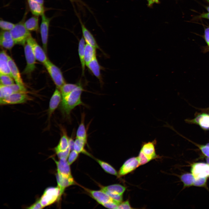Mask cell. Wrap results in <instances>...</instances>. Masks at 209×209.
<instances>
[{"instance_id": "1", "label": "cell", "mask_w": 209, "mask_h": 209, "mask_svg": "<svg viewBox=\"0 0 209 209\" xmlns=\"http://www.w3.org/2000/svg\"><path fill=\"white\" fill-rule=\"evenodd\" d=\"M84 91L82 85L79 82L78 86L71 92L62 98L60 108L64 117L69 118L71 111L76 106L85 105L81 99V94Z\"/></svg>"}, {"instance_id": "2", "label": "cell", "mask_w": 209, "mask_h": 209, "mask_svg": "<svg viewBox=\"0 0 209 209\" xmlns=\"http://www.w3.org/2000/svg\"><path fill=\"white\" fill-rule=\"evenodd\" d=\"M23 19L15 24L10 32L15 44L24 46L31 35L30 31L25 27Z\"/></svg>"}, {"instance_id": "3", "label": "cell", "mask_w": 209, "mask_h": 209, "mask_svg": "<svg viewBox=\"0 0 209 209\" xmlns=\"http://www.w3.org/2000/svg\"><path fill=\"white\" fill-rule=\"evenodd\" d=\"M57 88L60 89L66 83L62 73L60 69L48 59L44 64Z\"/></svg>"}, {"instance_id": "4", "label": "cell", "mask_w": 209, "mask_h": 209, "mask_svg": "<svg viewBox=\"0 0 209 209\" xmlns=\"http://www.w3.org/2000/svg\"><path fill=\"white\" fill-rule=\"evenodd\" d=\"M59 187H50L46 188L39 199L44 207L50 205L60 199Z\"/></svg>"}, {"instance_id": "5", "label": "cell", "mask_w": 209, "mask_h": 209, "mask_svg": "<svg viewBox=\"0 0 209 209\" xmlns=\"http://www.w3.org/2000/svg\"><path fill=\"white\" fill-rule=\"evenodd\" d=\"M26 92L13 93L7 97L0 99L1 105H14L26 103L32 98Z\"/></svg>"}, {"instance_id": "6", "label": "cell", "mask_w": 209, "mask_h": 209, "mask_svg": "<svg viewBox=\"0 0 209 209\" xmlns=\"http://www.w3.org/2000/svg\"><path fill=\"white\" fill-rule=\"evenodd\" d=\"M24 51L26 65L23 73L26 74L30 75L35 68L36 59L33 52L31 46L27 41L24 45Z\"/></svg>"}, {"instance_id": "7", "label": "cell", "mask_w": 209, "mask_h": 209, "mask_svg": "<svg viewBox=\"0 0 209 209\" xmlns=\"http://www.w3.org/2000/svg\"><path fill=\"white\" fill-rule=\"evenodd\" d=\"M27 41L30 44L33 54L37 60L43 64L48 60L46 53L31 35Z\"/></svg>"}, {"instance_id": "8", "label": "cell", "mask_w": 209, "mask_h": 209, "mask_svg": "<svg viewBox=\"0 0 209 209\" xmlns=\"http://www.w3.org/2000/svg\"><path fill=\"white\" fill-rule=\"evenodd\" d=\"M41 16L42 21L40 26V31L43 49L46 53L47 51L49 25L51 19L46 17L44 14Z\"/></svg>"}, {"instance_id": "9", "label": "cell", "mask_w": 209, "mask_h": 209, "mask_svg": "<svg viewBox=\"0 0 209 209\" xmlns=\"http://www.w3.org/2000/svg\"><path fill=\"white\" fill-rule=\"evenodd\" d=\"M191 171L195 178L209 177V164L203 163H196L191 166Z\"/></svg>"}, {"instance_id": "10", "label": "cell", "mask_w": 209, "mask_h": 209, "mask_svg": "<svg viewBox=\"0 0 209 209\" xmlns=\"http://www.w3.org/2000/svg\"><path fill=\"white\" fill-rule=\"evenodd\" d=\"M185 121L188 123L197 125L204 130H209V113H200L194 118L186 119Z\"/></svg>"}, {"instance_id": "11", "label": "cell", "mask_w": 209, "mask_h": 209, "mask_svg": "<svg viewBox=\"0 0 209 209\" xmlns=\"http://www.w3.org/2000/svg\"><path fill=\"white\" fill-rule=\"evenodd\" d=\"M57 186L60 190V199L64 190L67 187L76 183L72 176L63 175L57 172L56 174Z\"/></svg>"}, {"instance_id": "12", "label": "cell", "mask_w": 209, "mask_h": 209, "mask_svg": "<svg viewBox=\"0 0 209 209\" xmlns=\"http://www.w3.org/2000/svg\"><path fill=\"white\" fill-rule=\"evenodd\" d=\"M140 164L137 157H133L127 160L120 168L118 174L119 176L125 175L138 167Z\"/></svg>"}, {"instance_id": "13", "label": "cell", "mask_w": 209, "mask_h": 209, "mask_svg": "<svg viewBox=\"0 0 209 209\" xmlns=\"http://www.w3.org/2000/svg\"><path fill=\"white\" fill-rule=\"evenodd\" d=\"M59 89L57 88L55 89L50 100L48 111V121H49L52 115L60 104L61 101L62 95Z\"/></svg>"}, {"instance_id": "14", "label": "cell", "mask_w": 209, "mask_h": 209, "mask_svg": "<svg viewBox=\"0 0 209 209\" xmlns=\"http://www.w3.org/2000/svg\"><path fill=\"white\" fill-rule=\"evenodd\" d=\"M156 143L155 140L144 143L143 144L140 150L150 161L158 158V156L156 152L155 146Z\"/></svg>"}, {"instance_id": "15", "label": "cell", "mask_w": 209, "mask_h": 209, "mask_svg": "<svg viewBox=\"0 0 209 209\" xmlns=\"http://www.w3.org/2000/svg\"><path fill=\"white\" fill-rule=\"evenodd\" d=\"M86 190L91 196L100 204L102 205L109 202H114L117 203L102 190H94L88 189Z\"/></svg>"}, {"instance_id": "16", "label": "cell", "mask_w": 209, "mask_h": 209, "mask_svg": "<svg viewBox=\"0 0 209 209\" xmlns=\"http://www.w3.org/2000/svg\"><path fill=\"white\" fill-rule=\"evenodd\" d=\"M79 19L81 27L82 36L86 44L90 45L96 49H99L102 51V50L98 45L92 34L86 27L80 18H79Z\"/></svg>"}, {"instance_id": "17", "label": "cell", "mask_w": 209, "mask_h": 209, "mask_svg": "<svg viewBox=\"0 0 209 209\" xmlns=\"http://www.w3.org/2000/svg\"><path fill=\"white\" fill-rule=\"evenodd\" d=\"M61 136L57 145L54 148L55 153L63 151L67 149L69 147V139L65 129L60 127Z\"/></svg>"}, {"instance_id": "18", "label": "cell", "mask_w": 209, "mask_h": 209, "mask_svg": "<svg viewBox=\"0 0 209 209\" xmlns=\"http://www.w3.org/2000/svg\"><path fill=\"white\" fill-rule=\"evenodd\" d=\"M10 31H1L0 35V44L3 47L8 50L11 49L15 44Z\"/></svg>"}, {"instance_id": "19", "label": "cell", "mask_w": 209, "mask_h": 209, "mask_svg": "<svg viewBox=\"0 0 209 209\" xmlns=\"http://www.w3.org/2000/svg\"><path fill=\"white\" fill-rule=\"evenodd\" d=\"M8 63L12 77L16 84L21 86L25 87L17 66L13 60L10 56L9 57Z\"/></svg>"}, {"instance_id": "20", "label": "cell", "mask_w": 209, "mask_h": 209, "mask_svg": "<svg viewBox=\"0 0 209 209\" xmlns=\"http://www.w3.org/2000/svg\"><path fill=\"white\" fill-rule=\"evenodd\" d=\"M88 69L93 74L102 84L103 82L100 71L102 67L99 64L96 57L86 64Z\"/></svg>"}, {"instance_id": "21", "label": "cell", "mask_w": 209, "mask_h": 209, "mask_svg": "<svg viewBox=\"0 0 209 209\" xmlns=\"http://www.w3.org/2000/svg\"><path fill=\"white\" fill-rule=\"evenodd\" d=\"M55 163L57 172L64 175L72 176L71 171L70 165L67 159H59L58 161H56L54 158H52Z\"/></svg>"}, {"instance_id": "22", "label": "cell", "mask_w": 209, "mask_h": 209, "mask_svg": "<svg viewBox=\"0 0 209 209\" xmlns=\"http://www.w3.org/2000/svg\"><path fill=\"white\" fill-rule=\"evenodd\" d=\"M29 8L33 14L35 16H42L44 14V5L32 0H27Z\"/></svg>"}, {"instance_id": "23", "label": "cell", "mask_w": 209, "mask_h": 209, "mask_svg": "<svg viewBox=\"0 0 209 209\" xmlns=\"http://www.w3.org/2000/svg\"><path fill=\"white\" fill-rule=\"evenodd\" d=\"M85 40L83 36H82L79 42L78 53L81 64L82 74L83 75H84L86 65L84 60V47L85 45Z\"/></svg>"}, {"instance_id": "24", "label": "cell", "mask_w": 209, "mask_h": 209, "mask_svg": "<svg viewBox=\"0 0 209 209\" xmlns=\"http://www.w3.org/2000/svg\"><path fill=\"white\" fill-rule=\"evenodd\" d=\"M126 189L125 186L121 185L115 184L102 187L101 190L113 194L122 195Z\"/></svg>"}, {"instance_id": "25", "label": "cell", "mask_w": 209, "mask_h": 209, "mask_svg": "<svg viewBox=\"0 0 209 209\" xmlns=\"http://www.w3.org/2000/svg\"><path fill=\"white\" fill-rule=\"evenodd\" d=\"M96 48L90 45H85L84 51V60L86 65L96 57Z\"/></svg>"}, {"instance_id": "26", "label": "cell", "mask_w": 209, "mask_h": 209, "mask_svg": "<svg viewBox=\"0 0 209 209\" xmlns=\"http://www.w3.org/2000/svg\"><path fill=\"white\" fill-rule=\"evenodd\" d=\"M38 16L32 17L25 22L24 24L26 28L29 31H37L39 29Z\"/></svg>"}, {"instance_id": "27", "label": "cell", "mask_w": 209, "mask_h": 209, "mask_svg": "<svg viewBox=\"0 0 209 209\" xmlns=\"http://www.w3.org/2000/svg\"><path fill=\"white\" fill-rule=\"evenodd\" d=\"M85 116L84 113L82 114L81 122L76 132V138L83 139L87 141V135L84 122Z\"/></svg>"}, {"instance_id": "28", "label": "cell", "mask_w": 209, "mask_h": 209, "mask_svg": "<svg viewBox=\"0 0 209 209\" xmlns=\"http://www.w3.org/2000/svg\"><path fill=\"white\" fill-rule=\"evenodd\" d=\"M87 142V141L83 139L76 138L74 141L73 149L78 153H83L88 154L84 148Z\"/></svg>"}, {"instance_id": "29", "label": "cell", "mask_w": 209, "mask_h": 209, "mask_svg": "<svg viewBox=\"0 0 209 209\" xmlns=\"http://www.w3.org/2000/svg\"><path fill=\"white\" fill-rule=\"evenodd\" d=\"M180 179L183 184L184 187L193 185L194 177L192 173L184 174L180 176Z\"/></svg>"}, {"instance_id": "30", "label": "cell", "mask_w": 209, "mask_h": 209, "mask_svg": "<svg viewBox=\"0 0 209 209\" xmlns=\"http://www.w3.org/2000/svg\"><path fill=\"white\" fill-rule=\"evenodd\" d=\"M78 83L76 84L65 83L60 89L62 98L71 92L78 86Z\"/></svg>"}, {"instance_id": "31", "label": "cell", "mask_w": 209, "mask_h": 209, "mask_svg": "<svg viewBox=\"0 0 209 209\" xmlns=\"http://www.w3.org/2000/svg\"><path fill=\"white\" fill-rule=\"evenodd\" d=\"M96 161L105 172L116 176L118 175L115 169L108 163L98 159H96Z\"/></svg>"}, {"instance_id": "32", "label": "cell", "mask_w": 209, "mask_h": 209, "mask_svg": "<svg viewBox=\"0 0 209 209\" xmlns=\"http://www.w3.org/2000/svg\"><path fill=\"white\" fill-rule=\"evenodd\" d=\"M8 60L0 59V74L8 75L12 77Z\"/></svg>"}, {"instance_id": "33", "label": "cell", "mask_w": 209, "mask_h": 209, "mask_svg": "<svg viewBox=\"0 0 209 209\" xmlns=\"http://www.w3.org/2000/svg\"><path fill=\"white\" fill-rule=\"evenodd\" d=\"M13 92L9 86L0 85V99L7 97L12 93Z\"/></svg>"}, {"instance_id": "34", "label": "cell", "mask_w": 209, "mask_h": 209, "mask_svg": "<svg viewBox=\"0 0 209 209\" xmlns=\"http://www.w3.org/2000/svg\"><path fill=\"white\" fill-rule=\"evenodd\" d=\"M13 78L9 75L0 74V84L10 86L14 84Z\"/></svg>"}, {"instance_id": "35", "label": "cell", "mask_w": 209, "mask_h": 209, "mask_svg": "<svg viewBox=\"0 0 209 209\" xmlns=\"http://www.w3.org/2000/svg\"><path fill=\"white\" fill-rule=\"evenodd\" d=\"M15 24L11 22L1 19L0 27L3 30L10 31L15 26Z\"/></svg>"}, {"instance_id": "36", "label": "cell", "mask_w": 209, "mask_h": 209, "mask_svg": "<svg viewBox=\"0 0 209 209\" xmlns=\"http://www.w3.org/2000/svg\"><path fill=\"white\" fill-rule=\"evenodd\" d=\"M207 177L195 178L194 182V186L197 187H204L206 185Z\"/></svg>"}, {"instance_id": "37", "label": "cell", "mask_w": 209, "mask_h": 209, "mask_svg": "<svg viewBox=\"0 0 209 209\" xmlns=\"http://www.w3.org/2000/svg\"><path fill=\"white\" fill-rule=\"evenodd\" d=\"M102 190L106 193L114 201L119 204L122 202L123 199L122 195L113 194L106 191Z\"/></svg>"}, {"instance_id": "38", "label": "cell", "mask_w": 209, "mask_h": 209, "mask_svg": "<svg viewBox=\"0 0 209 209\" xmlns=\"http://www.w3.org/2000/svg\"><path fill=\"white\" fill-rule=\"evenodd\" d=\"M197 146L201 151L202 153L207 157H209V146L206 144L205 145H200L195 143H194L190 140Z\"/></svg>"}, {"instance_id": "39", "label": "cell", "mask_w": 209, "mask_h": 209, "mask_svg": "<svg viewBox=\"0 0 209 209\" xmlns=\"http://www.w3.org/2000/svg\"><path fill=\"white\" fill-rule=\"evenodd\" d=\"M12 89L13 93L26 92L27 90L25 87L21 86L17 84H14L9 86Z\"/></svg>"}, {"instance_id": "40", "label": "cell", "mask_w": 209, "mask_h": 209, "mask_svg": "<svg viewBox=\"0 0 209 209\" xmlns=\"http://www.w3.org/2000/svg\"><path fill=\"white\" fill-rule=\"evenodd\" d=\"M137 158L140 165H143L150 161L141 150Z\"/></svg>"}, {"instance_id": "41", "label": "cell", "mask_w": 209, "mask_h": 209, "mask_svg": "<svg viewBox=\"0 0 209 209\" xmlns=\"http://www.w3.org/2000/svg\"><path fill=\"white\" fill-rule=\"evenodd\" d=\"M78 153L73 149L70 152L68 157L67 161L70 165L74 162L77 158Z\"/></svg>"}, {"instance_id": "42", "label": "cell", "mask_w": 209, "mask_h": 209, "mask_svg": "<svg viewBox=\"0 0 209 209\" xmlns=\"http://www.w3.org/2000/svg\"><path fill=\"white\" fill-rule=\"evenodd\" d=\"M71 150V149L69 147L66 150L58 152L56 153V154L59 159H64L67 160Z\"/></svg>"}, {"instance_id": "43", "label": "cell", "mask_w": 209, "mask_h": 209, "mask_svg": "<svg viewBox=\"0 0 209 209\" xmlns=\"http://www.w3.org/2000/svg\"><path fill=\"white\" fill-rule=\"evenodd\" d=\"M118 203L114 202H109L102 205L105 207L109 209H117L119 205Z\"/></svg>"}, {"instance_id": "44", "label": "cell", "mask_w": 209, "mask_h": 209, "mask_svg": "<svg viewBox=\"0 0 209 209\" xmlns=\"http://www.w3.org/2000/svg\"><path fill=\"white\" fill-rule=\"evenodd\" d=\"M128 200L121 202L118 206L117 209H132Z\"/></svg>"}, {"instance_id": "45", "label": "cell", "mask_w": 209, "mask_h": 209, "mask_svg": "<svg viewBox=\"0 0 209 209\" xmlns=\"http://www.w3.org/2000/svg\"><path fill=\"white\" fill-rule=\"evenodd\" d=\"M203 38L207 46L209 45V27L205 28Z\"/></svg>"}, {"instance_id": "46", "label": "cell", "mask_w": 209, "mask_h": 209, "mask_svg": "<svg viewBox=\"0 0 209 209\" xmlns=\"http://www.w3.org/2000/svg\"><path fill=\"white\" fill-rule=\"evenodd\" d=\"M39 200L34 204L27 208L28 209H42L44 208Z\"/></svg>"}, {"instance_id": "47", "label": "cell", "mask_w": 209, "mask_h": 209, "mask_svg": "<svg viewBox=\"0 0 209 209\" xmlns=\"http://www.w3.org/2000/svg\"><path fill=\"white\" fill-rule=\"evenodd\" d=\"M72 3H76L78 6L81 7V6H85L86 5L81 0H69Z\"/></svg>"}, {"instance_id": "48", "label": "cell", "mask_w": 209, "mask_h": 209, "mask_svg": "<svg viewBox=\"0 0 209 209\" xmlns=\"http://www.w3.org/2000/svg\"><path fill=\"white\" fill-rule=\"evenodd\" d=\"M148 2L147 5L149 7H151L154 3H160L159 0H147Z\"/></svg>"}, {"instance_id": "49", "label": "cell", "mask_w": 209, "mask_h": 209, "mask_svg": "<svg viewBox=\"0 0 209 209\" xmlns=\"http://www.w3.org/2000/svg\"><path fill=\"white\" fill-rule=\"evenodd\" d=\"M199 17L201 18L206 19L209 20V12L202 13L199 16Z\"/></svg>"}, {"instance_id": "50", "label": "cell", "mask_w": 209, "mask_h": 209, "mask_svg": "<svg viewBox=\"0 0 209 209\" xmlns=\"http://www.w3.org/2000/svg\"><path fill=\"white\" fill-rule=\"evenodd\" d=\"M35 2H37L44 5V0H32Z\"/></svg>"}, {"instance_id": "51", "label": "cell", "mask_w": 209, "mask_h": 209, "mask_svg": "<svg viewBox=\"0 0 209 209\" xmlns=\"http://www.w3.org/2000/svg\"><path fill=\"white\" fill-rule=\"evenodd\" d=\"M203 51L204 52H207L209 51V45L207 46L204 47V48L203 49Z\"/></svg>"}, {"instance_id": "52", "label": "cell", "mask_w": 209, "mask_h": 209, "mask_svg": "<svg viewBox=\"0 0 209 209\" xmlns=\"http://www.w3.org/2000/svg\"><path fill=\"white\" fill-rule=\"evenodd\" d=\"M201 110L205 112H208L209 113V107L206 108L201 109Z\"/></svg>"}, {"instance_id": "53", "label": "cell", "mask_w": 209, "mask_h": 209, "mask_svg": "<svg viewBox=\"0 0 209 209\" xmlns=\"http://www.w3.org/2000/svg\"><path fill=\"white\" fill-rule=\"evenodd\" d=\"M206 161L207 163L209 164V157H207L206 158Z\"/></svg>"}, {"instance_id": "54", "label": "cell", "mask_w": 209, "mask_h": 209, "mask_svg": "<svg viewBox=\"0 0 209 209\" xmlns=\"http://www.w3.org/2000/svg\"><path fill=\"white\" fill-rule=\"evenodd\" d=\"M206 9L208 12H209V6L206 7Z\"/></svg>"}, {"instance_id": "55", "label": "cell", "mask_w": 209, "mask_h": 209, "mask_svg": "<svg viewBox=\"0 0 209 209\" xmlns=\"http://www.w3.org/2000/svg\"><path fill=\"white\" fill-rule=\"evenodd\" d=\"M206 144L209 146V143H207V144Z\"/></svg>"}]
</instances>
